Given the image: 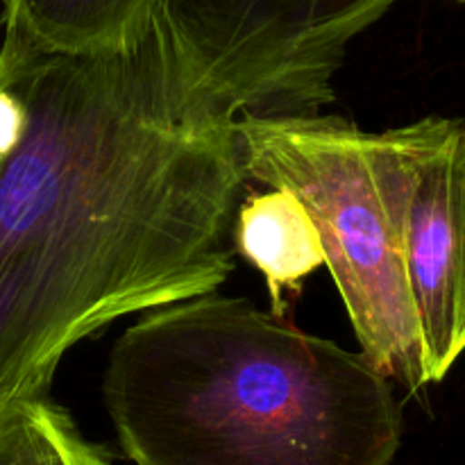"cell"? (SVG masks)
I'll return each instance as SVG.
<instances>
[{"label": "cell", "mask_w": 465, "mask_h": 465, "mask_svg": "<svg viewBox=\"0 0 465 465\" xmlns=\"http://www.w3.org/2000/svg\"><path fill=\"white\" fill-rule=\"evenodd\" d=\"M393 204L430 384L465 352V121L427 116L372 132Z\"/></svg>", "instance_id": "obj_4"}, {"label": "cell", "mask_w": 465, "mask_h": 465, "mask_svg": "<svg viewBox=\"0 0 465 465\" xmlns=\"http://www.w3.org/2000/svg\"><path fill=\"white\" fill-rule=\"evenodd\" d=\"M157 0H0V57L84 54L125 44Z\"/></svg>", "instance_id": "obj_5"}, {"label": "cell", "mask_w": 465, "mask_h": 465, "mask_svg": "<svg viewBox=\"0 0 465 465\" xmlns=\"http://www.w3.org/2000/svg\"><path fill=\"white\" fill-rule=\"evenodd\" d=\"M0 465H112L103 448L80 434L68 411L39 398L0 409Z\"/></svg>", "instance_id": "obj_7"}, {"label": "cell", "mask_w": 465, "mask_h": 465, "mask_svg": "<svg viewBox=\"0 0 465 465\" xmlns=\"http://www.w3.org/2000/svg\"><path fill=\"white\" fill-rule=\"evenodd\" d=\"M104 407L134 465H391L393 381L245 298L166 304L109 352Z\"/></svg>", "instance_id": "obj_2"}, {"label": "cell", "mask_w": 465, "mask_h": 465, "mask_svg": "<svg viewBox=\"0 0 465 465\" xmlns=\"http://www.w3.org/2000/svg\"><path fill=\"white\" fill-rule=\"evenodd\" d=\"M398 0H157L109 50L0 57V409L123 316L216 293L245 189L236 123L318 116Z\"/></svg>", "instance_id": "obj_1"}, {"label": "cell", "mask_w": 465, "mask_h": 465, "mask_svg": "<svg viewBox=\"0 0 465 465\" xmlns=\"http://www.w3.org/2000/svg\"><path fill=\"white\" fill-rule=\"evenodd\" d=\"M236 134L248 180L298 195L318 227L363 357L411 393L425 389L420 322L372 132L318 114L245 116Z\"/></svg>", "instance_id": "obj_3"}, {"label": "cell", "mask_w": 465, "mask_h": 465, "mask_svg": "<svg viewBox=\"0 0 465 465\" xmlns=\"http://www.w3.org/2000/svg\"><path fill=\"white\" fill-rule=\"evenodd\" d=\"M234 248L263 275L277 318H286L289 298L300 293L302 282L327 268L318 227L286 189H268L241 203Z\"/></svg>", "instance_id": "obj_6"}, {"label": "cell", "mask_w": 465, "mask_h": 465, "mask_svg": "<svg viewBox=\"0 0 465 465\" xmlns=\"http://www.w3.org/2000/svg\"><path fill=\"white\" fill-rule=\"evenodd\" d=\"M457 3H463L465 5V0H457Z\"/></svg>", "instance_id": "obj_9"}, {"label": "cell", "mask_w": 465, "mask_h": 465, "mask_svg": "<svg viewBox=\"0 0 465 465\" xmlns=\"http://www.w3.org/2000/svg\"><path fill=\"white\" fill-rule=\"evenodd\" d=\"M25 127V109L21 100L9 91L0 89V159L7 157L21 141Z\"/></svg>", "instance_id": "obj_8"}]
</instances>
